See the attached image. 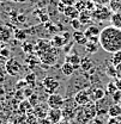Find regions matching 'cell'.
<instances>
[{"mask_svg": "<svg viewBox=\"0 0 121 124\" xmlns=\"http://www.w3.org/2000/svg\"><path fill=\"white\" fill-rule=\"evenodd\" d=\"M48 18H49V17H48L47 15L41 16V22H47V20H48Z\"/></svg>", "mask_w": 121, "mask_h": 124, "instance_id": "f35d334b", "label": "cell"}, {"mask_svg": "<svg viewBox=\"0 0 121 124\" xmlns=\"http://www.w3.org/2000/svg\"><path fill=\"white\" fill-rule=\"evenodd\" d=\"M73 39H74V42H77L78 44H82V46H85L89 42V39L85 36V33L84 32H80V31H78V30H76L73 32Z\"/></svg>", "mask_w": 121, "mask_h": 124, "instance_id": "7c38bea8", "label": "cell"}, {"mask_svg": "<svg viewBox=\"0 0 121 124\" xmlns=\"http://www.w3.org/2000/svg\"><path fill=\"white\" fill-rule=\"evenodd\" d=\"M47 115H48V119L50 121V123L59 124L61 122V118H62L61 108H49Z\"/></svg>", "mask_w": 121, "mask_h": 124, "instance_id": "8992f818", "label": "cell"}, {"mask_svg": "<svg viewBox=\"0 0 121 124\" xmlns=\"http://www.w3.org/2000/svg\"><path fill=\"white\" fill-rule=\"evenodd\" d=\"M59 124H70V123H68V121H66V119H65V121H61Z\"/></svg>", "mask_w": 121, "mask_h": 124, "instance_id": "60d3db41", "label": "cell"}, {"mask_svg": "<svg viewBox=\"0 0 121 124\" xmlns=\"http://www.w3.org/2000/svg\"><path fill=\"white\" fill-rule=\"evenodd\" d=\"M42 85H43L45 92L48 93L49 95L56 93V91L60 88V82H59V80L55 77H50V75H48V77H46L45 79H43Z\"/></svg>", "mask_w": 121, "mask_h": 124, "instance_id": "7a4b0ae2", "label": "cell"}, {"mask_svg": "<svg viewBox=\"0 0 121 124\" xmlns=\"http://www.w3.org/2000/svg\"><path fill=\"white\" fill-rule=\"evenodd\" d=\"M100 32H101L100 29H98L97 26H95V25H93V26H89L86 30L84 31V33H85V36L88 37V39L91 38V37H98V36H100Z\"/></svg>", "mask_w": 121, "mask_h": 124, "instance_id": "e0dca14e", "label": "cell"}, {"mask_svg": "<svg viewBox=\"0 0 121 124\" xmlns=\"http://www.w3.org/2000/svg\"><path fill=\"white\" fill-rule=\"evenodd\" d=\"M98 46H100V43H95V42H88L86 44H85V50L88 51V53H90V54H95V53H97V50H98Z\"/></svg>", "mask_w": 121, "mask_h": 124, "instance_id": "ffe728a7", "label": "cell"}, {"mask_svg": "<svg viewBox=\"0 0 121 124\" xmlns=\"http://www.w3.org/2000/svg\"><path fill=\"white\" fill-rule=\"evenodd\" d=\"M100 46L101 48L110 54L121 51V29L109 25L103 28L100 32Z\"/></svg>", "mask_w": 121, "mask_h": 124, "instance_id": "6da1fadb", "label": "cell"}, {"mask_svg": "<svg viewBox=\"0 0 121 124\" xmlns=\"http://www.w3.org/2000/svg\"><path fill=\"white\" fill-rule=\"evenodd\" d=\"M90 19V13H86V12H82L80 15H79V20H80V23L82 24H85V23H88V20Z\"/></svg>", "mask_w": 121, "mask_h": 124, "instance_id": "484cf974", "label": "cell"}, {"mask_svg": "<svg viewBox=\"0 0 121 124\" xmlns=\"http://www.w3.org/2000/svg\"><path fill=\"white\" fill-rule=\"evenodd\" d=\"M66 7H67V6L64 5L62 2H59V4H58V10H59V12H62V13H64L65 10H66Z\"/></svg>", "mask_w": 121, "mask_h": 124, "instance_id": "836d02e7", "label": "cell"}, {"mask_svg": "<svg viewBox=\"0 0 121 124\" xmlns=\"http://www.w3.org/2000/svg\"><path fill=\"white\" fill-rule=\"evenodd\" d=\"M116 91H119V90H118V87H116V85H115L114 81H110V82L107 84V92H108L109 95H113Z\"/></svg>", "mask_w": 121, "mask_h": 124, "instance_id": "44dd1931", "label": "cell"}, {"mask_svg": "<svg viewBox=\"0 0 121 124\" xmlns=\"http://www.w3.org/2000/svg\"><path fill=\"white\" fill-rule=\"evenodd\" d=\"M66 43H67V38H65V37H62V36H59V35H55V36L52 38V41H50V44L53 46H55V48H61L64 44H66Z\"/></svg>", "mask_w": 121, "mask_h": 124, "instance_id": "2e32d148", "label": "cell"}, {"mask_svg": "<svg viewBox=\"0 0 121 124\" xmlns=\"http://www.w3.org/2000/svg\"><path fill=\"white\" fill-rule=\"evenodd\" d=\"M89 91H90L91 100L95 101V103L98 101V100H101V99H103V98H106V91L103 88H101L100 86H97V87H90Z\"/></svg>", "mask_w": 121, "mask_h": 124, "instance_id": "52a82bcc", "label": "cell"}, {"mask_svg": "<svg viewBox=\"0 0 121 124\" xmlns=\"http://www.w3.org/2000/svg\"><path fill=\"white\" fill-rule=\"evenodd\" d=\"M92 16H93V18H95L96 20H108V19L112 17L109 10L106 8V7H102L101 10H96Z\"/></svg>", "mask_w": 121, "mask_h": 124, "instance_id": "30bf717a", "label": "cell"}, {"mask_svg": "<svg viewBox=\"0 0 121 124\" xmlns=\"http://www.w3.org/2000/svg\"><path fill=\"white\" fill-rule=\"evenodd\" d=\"M115 68H116V78H118V79H121V63L118 64Z\"/></svg>", "mask_w": 121, "mask_h": 124, "instance_id": "e575fe53", "label": "cell"}, {"mask_svg": "<svg viewBox=\"0 0 121 124\" xmlns=\"http://www.w3.org/2000/svg\"><path fill=\"white\" fill-rule=\"evenodd\" d=\"M107 124H121V116H119V117H108Z\"/></svg>", "mask_w": 121, "mask_h": 124, "instance_id": "4316f807", "label": "cell"}, {"mask_svg": "<svg viewBox=\"0 0 121 124\" xmlns=\"http://www.w3.org/2000/svg\"><path fill=\"white\" fill-rule=\"evenodd\" d=\"M29 103H30L32 106H36V104H37V95L36 94H32L30 97V99H29Z\"/></svg>", "mask_w": 121, "mask_h": 124, "instance_id": "4dcf8cb0", "label": "cell"}, {"mask_svg": "<svg viewBox=\"0 0 121 124\" xmlns=\"http://www.w3.org/2000/svg\"><path fill=\"white\" fill-rule=\"evenodd\" d=\"M60 2H62V4L66 5V6H74L76 0H60Z\"/></svg>", "mask_w": 121, "mask_h": 124, "instance_id": "1f68e13d", "label": "cell"}, {"mask_svg": "<svg viewBox=\"0 0 121 124\" xmlns=\"http://www.w3.org/2000/svg\"><path fill=\"white\" fill-rule=\"evenodd\" d=\"M114 82H115V85H116L118 90H119V91H121V79H118V78H116Z\"/></svg>", "mask_w": 121, "mask_h": 124, "instance_id": "8d00e7d4", "label": "cell"}, {"mask_svg": "<svg viewBox=\"0 0 121 124\" xmlns=\"http://www.w3.org/2000/svg\"><path fill=\"white\" fill-rule=\"evenodd\" d=\"M0 55L2 57H5V59H9L10 57V50L7 48H1L0 49Z\"/></svg>", "mask_w": 121, "mask_h": 124, "instance_id": "f546056e", "label": "cell"}, {"mask_svg": "<svg viewBox=\"0 0 121 124\" xmlns=\"http://www.w3.org/2000/svg\"><path fill=\"white\" fill-rule=\"evenodd\" d=\"M119 104H120V106H121V101H120V103H119Z\"/></svg>", "mask_w": 121, "mask_h": 124, "instance_id": "ee69618b", "label": "cell"}, {"mask_svg": "<svg viewBox=\"0 0 121 124\" xmlns=\"http://www.w3.org/2000/svg\"><path fill=\"white\" fill-rule=\"evenodd\" d=\"M7 124H12V123H7Z\"/></svg>", "mask_w": 121, "mask_h": 124, "instance_id": "f6af8a7d", "label": "cell"}, {"mask_svg": "<svg viewBox=\"0 0 121 124\" xmlns=\"http://www.w3.org/2000/svg\"><path fill=\"white\" fill-rule=\"evenodd\" d=\"M12 38V30L7 25H0V42L7 43Z\"/></svg>", "mask_w": 121, "mask_h": 124, "instance_id": "9c48e42d", "label": "cell"}, {"mask_svg": "<svg viewBox=\"0 0 121 124\" xmlns=\"http://www.w3.org/2000/svg\"><path fill=\"white\" fill-rule=\"evenodd\" d=\"M110 105L107 104V98H103L98 101L95 103V108H96V112L98 116H104L108 113V108H109Z\"/></svg>", "mask_w": 121, "mask_h": 124, "instance_id": "ba28073f", "label": "cell"}, {"mask_svg": "<svg viewBox=\"0 0 121 124\" xmlns=\"http://www.w3.org/2000/svg\"><path fill=\"white\" fill-rule=\"evenodd\" d=\"M91 124H106L102 119H98V118H93L92 121H91Z\"/></svg>", "mask_w": 121, "mask_h": 124, "instance_id": "d590c367", "label": "cell"}, {"mask_svg": "<svg viewBox=\"0 0 121 124\" xmlns=\"http://www.w3.org/2000/svg\"><path fill=\"white\" fill-rule=\"evenodd\" d=\"M121 63V51H118L115 54H113V57H112V64L113 66H118Z\"/></svg>", "mask_w": 121, "mask_h": 124, "instance_id": "cb8c5ba5", "label": "cell"}, {"mask_svg": "<svg viewBox=\"0 0 121 124\" xmlns=\"http://www.w3.org/2000/svg\"><path fill=\"white\" fill-rule=\"evenodd\" d=\"M0 124H2V121H1V119H0Z\"/></svg>", "mask_w": 121, "mask_h": 124, "instance_id": "7bdbcfd3", "label": "cell"}, {"mask_svg": "<svg viewBox=\"0 0 121 124\" xmlns=\"http://www.w3.org/2000/svg\"><path fill=\"white\" fill-rule=\"evenodd\" d=\"M107 116L108 117H119L121 116V106L120 104L118 103H113L109 108H108V113H107Z\"/></svg>", "mask_w": 121, "mask_h": 124, "instance_id": "8fae6325", "label": "cell"}, {"mask_svg": "<svg viewBox=\"0 0 121 124\" xmlns=\"http://www.w3.org/2000/svg\"><path fill=\"white\" fill-rule=\"evenodd\" d=\"M4 1H6V0H0V2H4Z\"/></svg>", "mask_w": 121, "mask_h": 124, "instance_id": "b9f144b4", "label": "cell"}, {"mask_svg": "<svg viewBox=\"0 0 121 124\" xmlns=\"http://www.w3.org/2000/svg\"><path fill=\"white\" fill-rule=\"evenodd\" d=\"M15 38L18 41H24L27 38V32L23 30H16L15 31Z\"/></svg>", "mask_w": 121, "mask_h": 124, "instance_id": "d4e9b609", "label": "cell"}, {"mask_svg": "<svg viewBox=\"0 0 121 124\" xmlns=\"http://www.w3.org/2000/svg\"><path fill=\"white\" fill-rule=\"evenodd\" d=\"M18 22L19 23H24L25 22V16H22V15L18 16Z\"/></svg>", "mask_w": 121, "mask_h": 124, "instance_id": "74e56055", "label": "cell"}, {"mask_svg": "<svg viewBox=\"0 0 121 124\" xmlns=\"http://www.w3.org/2000/svg\"><path fill=\"white\" fill-rule=\"evenodd\" d=\"M47 105L49 108H62V106L65 105V99L61 94L58 93L50 94L47 99Z\"/></svg>", "mask_w": 121, "mask_h": 124, "instance_id": "277c9868", "label": "cell"}, {"mask_svg": "<svg viewBox=\"0 0 121 124\" xmlns=\"http://www.w3.org/2000/svg\"><path fill=\"white\" fill-rule=\"evenodd\" d=\"M106 73L109 78H114V79H116V68H115V66H113V64L108 66L107 69H106Z\"/></svg>", "mask_w": 121, "mask_h": 124, "instance_id": "7402d4cb", "label": "cell"}, {"mask_svg": "<svg viewBox=\"0 0 121 124\" xmlns=\"http://www.w3.org/2000/svg\"><path fill=\"white\" fill-rule=\"evenodd\" d=\"M71 26H72L74 30L80 29V26H82V23H80L79 18H77V19H72V20H71Z\"/></svg>", "mask_w": 121, "mask_h": 124, "instance_id": "83f0119b", "label": "cell"}, {"mask_svg": "<svg viewBox=\"0 0 121 124\" xmlns=\"http://www.w3.org/2000/svg\"><path fill=\"white\" fill-rule=\"evenodd\" d=\"M5 69H6L7 74H10L11 77H16L20 73L22 66L16 59H10V60H7L6 64H5Z\"/></svg>", "mask_w": 121, "mask_h": 124, "instance_id": "5b68a950", "label": "cell"}, {"mask_svg": "<svg viewBox=\"0 0 121 124\" xmlns=\"http://www.w3.org/2000/svg\"><path fill=\"white\" fill-rule=\"evenodd\" d=\"M25 82L29 85V86H35V82H36V75L35 73H29L27 77H25Z\"/></svg>", "mask_w": 121, "mask_h": 124, "instance_id": "603a6c76", "label": "cell"}, {"mask_svg": "<svg viewBox=\"0 0 121 124\" xmlns=\"http://www.w3.org/2000/svg\"><path fill=\"white\" fill-rule=\"evenodd\" d=\"M112 99H113V101L116 103V104L120 103L121 101V91H116V92L112 95Z\"/></svg>", "mask_w": 121, "mask_h": 124, "instance_id": "f1b7e54d", "label": "cell"}, {"mask_svg": "<svg viewBox=\"0 0 121 124\" xmlns=\"http://www.w3.org/2000/svg\"><path fill=\"white\" fill-rule=\"evenodd\" d=\"M80 60H82V57H79L77 54H73V55H67L66 59H65V62H68L73 66H79Z\"/></svg>", "mask_w": 121, "mask_h": 124, "instance_id": "d6986e66", "label": "cell"}, {"mask_svg": "<svg viewBox=\"0 0 121 124\" xmlns=\"http://www.w3.org/2000/svg\"><path fill=\"white\" fill-rule=\"evenodd\" d=\"M61 72H62V74H64L65 77H72V75L74 74L76 69H74V66H73V64H71V63H68V62H65V63L61 66Z\"/></svg>", "mask_w": 121, "mask_h": 124, "instance_id": "5bb4252c", "label": "cell"}, {"mask_svg": "<svg viewBox=\"0 0 121 124\" xmlns=\"http://www.w3.org/2000/svg\"><path fill=\"white\" fill-rule=\"evenodd\" d=\"M31 46H32L31 44H29V43H25V44L23 46V48H24L23 50H24L25 53H31V51H32V48H31Z\"/></svg>", "mask_w": 121, "mask_h": 124, "instance_id": "d6a6232c", "label": "cell"}, {"mask_svg": "<svg viewBox=\"0 0 121 124\" xmlns=\"http://www.w3.org/2000/svg\"><path fill=\"white\" fill-rule=\"evenodd\" d=\"M79 67H80V69L83 70V72H89L91 68H93V63L91 61L89 57H82V60H80V63H79Z\"/></svg>", "mask_w": 121, "mask_h": 124, "instance_id": "9a60e30c", "label": "cell"}, {"mask_svg": "<svg viewBox=\"0 0 121 124\" xmlns=\"http://www.w3.org/2000/svg\"><path fill=\"white\" fill-rule=\"evenodd\" d=\"M110 22H112V25L113 26L121 29V11L120 12H115L114 15H112Z\"/></svg>", "mask_w": 121, "mask_h": 124, "instance_id": "ac0fdd59", "label": "cell"}, {"mask_svg": "<svg viewBox=\"0 0 121 124\" xmlns=\"http://www.w3.org/2000/svg\"><path fill=\"white\" fill-rule=\"evenodd\" d=\"M64 15L66 17H68V18H71V19H77V18H79L80 13H79V10L77 8L76 6H67L65 12H64Z\"/></svg>", "mask_w": 121, "mask_h": 124, "instance_id": "4fadbf2b", "label": "cell"}, {"mask_svg": "<svg viewBox=\"0 0 121 124\" xmlns=\"http://www.w3.org/2000/svg\"><path fill=\"white\" fill-rule=\"evenodd\" d=\"M73 100L78 106H84L86 104H89L91 100L90 97V91L89 88H85V90H80L73 95Z\"/></svg>", "mask_w": 121, "mask_h": 124, "instance_id": "3957f363", "label": "cell"}, {"mask_svg": "<svg viewBox=\"0 0 121 124\" xmlns=\"http://www.w3.org/2000/svg\"><path fill=\"white\" fill-rule=\"evenodd\" d=\"M16 2H20V4H23V2H27L28 0H15Z\"/></svg>", "mask_w": 121, "mask_h": 124, "instance_id": "ab89813d", "label": "cell"}]
</instances>
